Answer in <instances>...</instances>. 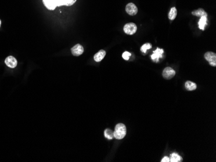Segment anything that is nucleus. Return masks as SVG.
I'll return each mask as SVG.
<instances>
[{
	"label": "nucleus",
	"instance_id": "15",
	"mask_svg": "<svg viewBox=\"0 0 216 162\" xmlns=\"http://www.w3.org/2000/svg\"><path fill=\"white\" fill-rule=\"evenodd\" d=\"M182 160H183V158L177 153H173L170 156L169 161L171 162H179L182 161Z\"/></svg>",
	"mask_w": 216,
	"mask_h": 162
},
{
	"label": "nucleus",
	"instance_id": "6",
	"mask_svg": "<svg viewBox=\"0 0 216 162\" xmlns=\"http://www.w3.org/2000/svg\"><path fill=\"white\" fill-rule=\"evenodd\" d=\"M126 11L129 15L135 16L138 13V9L134 3H129L126 5Z\"/></svg>",
	"mask_w": 216,
	"mask_h": 162
},
{
	"label": "nucleus",
	"instance_id": "19",
	"mask_svg": "<svg viewBox=\"0 0 216 162\" xmlns=\"http://www.w3.org/2000/svg\"><path fill=\"white\" fill-rule=\"evenodd\" d=\"M161 162H169V158L167 156H165V157L163 158L162 160L161 161Z\"/></svg>",
	"mask_w": 216,
	"mask_h": 162
},
{
	"label": "nucleus",
	"instance_id": "18",
	"mask_svg": "<svg viewBox=\"0 0 216 162\" xmlns=\"http://www.w3.org/2000/svg\"><path fill=\"white\" fill-rule=\"evenodd\" d=\"M130 56H131V53H129V52H124L123 54H122V58L124 59H126V60H128L129 59V57H130Z\"/></svg>",
	"mask_w": 216,
	"mask_h": 162
},
{
	"label": "nucleus",
	"instance_id": "20",
	"mask_svg": "<svg viewBox=\"0 0 216 162\" xmlns=\"http://www.w3.org/2000/svg\"><path fill=\"white\" fill-rule=\"evenodd\" d=\"M1 23H2V21H1V20H0V27H1Z\"/></svg>",
	"mask_w": 216,
	"mask_h": 162
},
{
	"label": "nucleus",
	"instance_id": "4",
	"mask_svg": "<svg viewBox=\"0 0 216 162\" xmlns=\"http://www.w3.org/2000/svg\"><path fill=\"white\" fill-rule=\"evenodd\" d=\"M204 58L207 60L210 65L213 67L216 66V54L212 52H207L204 54Z\"/></svg>",
	"mask_w": 216,
	"mask_h": 162
},
{
	"label": "nucleus",
	"instance_id": "2",
	"mask_svg": "<svg viewBox=\"0 0 216 162\" xmlns=\"http://www.w3.org/2000/svg\"><path fill=\"white\" fill-rule=\"evenodd\" d=\"M114 138L117 139H122L126 135V127L123 124H118L113 132Z\"/></svg>",
	"mask_w": 216,
	"mask_h": 162
},
{
	"label": "nucleus",
	"instance_id": "8",
	"mask_svg": "<svg viewBox=\"0 0 216 162\" xmlns=\"http://www.w3.org/2000/svg\"><path fill=\"white\" fill-rule=\"evenodd\" d=\"M84 52V47L80 44H76V45L71 48V53L75 56H80Z\"/></svg>",
	"mask_w": 216,
	"mask_h": 162
},
{
	"label": "nucleus",
	"instance_id": "9",
	"mask_svg": "<svg viewBox=\"0 0 216 162\" xmlns=\"http://www.w3.org/2000/svg\"><path fill=\"white\" fill-rule=\"evenodd\" d=\"M5 63L10 68H15L18 64L17 60L13 56H9L5 60Z\"/></svg>",
	"mask_w": 216,
	"mask_h": 162
},
{
	"label": "nucleus",
	"instance_id": "16",
	"mask_svg": "<svg viewBox=\"0 0 216 162\" xmlns=\"http://www.w3.org/2000/svg\"><path fill=\"white\" fill-rule=\"evenodd\" d=\"M104 136L108 139H112L114 138V135H113V132L110 129V128H106L104 131Z\"/></svg>",
	"mask_w": 216,
	"mask_h": 162
},
{
	"label": "nucleus",
	"instance_id": "1",
	"mask_svg": "<svg viewBox=\"0 0 216 162\" xmlns=\"http://www.w3.org/2000/svg\"><path fill=\"white\" fill-rule=\"evenodd\" d=\"M42 2L44 6L47 9L53 10L57 7L72 6L76 0H42Z\"/></svg>",
	"mask_w": 216,
	"mask_h": 162
},
{
	"label": "nucleus",
	"instance_id": "10",
	"mask_svg": "<svg viewBox=\"0 0 216 162\" xmlns=\"http://www.w3.org/2000/svg\"><path fill=\"white\" fill-rule=\"evenodd\" d=\"M106 52L104 50H100L97 53H96L94 56V59L96 62H100L102 59H104Z\"/></svg>",
	"mask_w": 216,
	"mask_h": 162
},
{
	"label": "nucleus",
	"instance_id": "12",
	"mask_svg": "<svg viewBox=\"0 0 216 162\" xmlns=\"http://www.w3.org/2000/svg\"><path fill=\"white\" fill-rule=\"evenodd\" d=\"M199 28L201 30L204 31V28H205L207 24V17L206 16H203V17H201L199 21Z\"/></svg>",
	"mask_w": 216,
	"mask_h": 162
},
{
	"label": "nucleus",
	"instance_id": "3",
	"mask_svg": "<svg viewBox=\"0 0 216 162\" xmlns=\"http://www.w3.org/2000/svg\"><path fill=\"white\" fill-rule=\"evenodd\" d=\"M137 27L133 23H129L124 25V31L127 34L133 35L137 32Z\"/></svg>",
	"mask_w": 216,
	"mask_h": 162
},
{
	"label": "nucleus",
	"instance_id": "17",
	"mask_svg": "<svg viewBox=\"0 0 216 162\" xmlns=\"http://www.w3.org/2000/svg\"><path fill=\"white\" fill-rule=\"evenodd\" d=\"M151 47H152V45H151V43H145L144 45H143L141 47L140 51L143 52H144V53H146V51H147V50L150 49L151 48Z\"/></svg>",
	"mask_w": 216,
	"mask_h": 162
},
{
	"label": "nucleus",
	"instance_id": "5",
	"mask_svg": "<svg viewBox=\"0 0 216 162\" xmlns=\"http://www.w3.org/2000/svg\"><path fill=\"white\" fill-rule=\"evenodd\" d=\"M175 75V71L171 67H166L162 72V76L167 80L172 79Z\"/></svg>",
	"mask_w": 216,
	"mask_h": 162
},
{
	"label": "nucleus",
	"instance_id": "11",
	"mask_svg": "<svg viewBox=\"0 0 216 162\" xmlns=\"http://www.w3.org/2000/svg\"><path fill=\"white\" fill-rule=\"evenodd\" d=\"M192 14L195 16H197V17H203V16H206V17H207L208 16L207 13L203 9H199L197 10H195L193 11Z\"/></svg>",
	"mask_w": 216,
	"mask_h": 162
},
{
	"label": "nucleus",
	"instance_id": "14",
	"mask_svg": "<svg viewBox=\"0 0 216 162\" xmlns=\"http://www.w3.org/2000/svg\"><path fill=\"white\" fill-rule=\"evenodd\" d=\"M177 9H176L175 7H172L171 9H170L168 14L169 19L170 20H174L176 18V16H177Z\"/></svg>",
	"mask_w": 216,
	"mask_h": 162
},
{
	"label": "nucleus",
	"instance_id": "13",
	"mask_svg": "<svg viewBox=\"0 0 216 162\" xmlns=\"http://www.w3.org/2000/svg\"><path fill=\"white\" fill-rule=\"evenodd\" d=\"M185 87L187 91H194L197 88V85L195 83L188 81L185 83Z\"/></svg>",
	"mask_w": 216,
	"mask_h": 162
},
{
	"label": "nucleus",
	"instance_id": "7",
	"mask_svg": "<svg viewBox=\"0 0 216 162\" xmlns=\"http://www.w3.org/2000/svg\"><path fill=\"white\" fill-rule=\"evenodd\" d=\"M163 52H164L163 49L157 48L155 51H153V54L151 56V59L153 61H155V62H158L159 58L162 57Z\"/></svg>",
	"mask_w": 216,
	"mask_h": 162
}]
</instances>
